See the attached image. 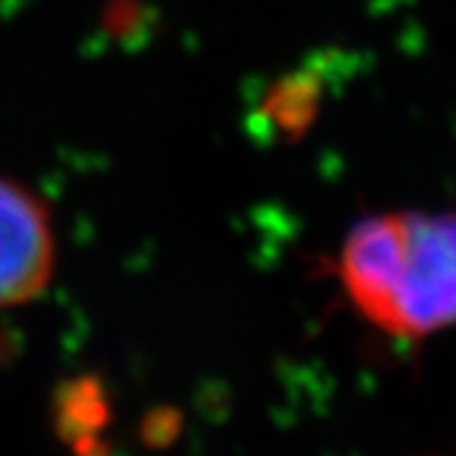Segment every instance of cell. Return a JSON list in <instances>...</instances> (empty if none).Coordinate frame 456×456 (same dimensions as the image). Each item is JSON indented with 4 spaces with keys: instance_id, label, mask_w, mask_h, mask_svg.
<instances>
[{
    "instance_id": "1",
    "label": "cell",
    "mask_w": 456,
    "mask_h": 456,
    "mask_svg": "<svg viewBox=\"0 0 456 456\" xmlns=\"http://www.w3.org/2000/svg\"><path fill=\"white\" fill-rule=\"evenodd\" d=\"M338 275L357 314L385 336L420 341L456 328V212L361 220L344 237Z\"/></svg>"
},
{
    "instance_id": "2",
    "label": "cell",
    "mask_w": 456,
    "mask_h": 456,
    "mask_svg": "<svg viewBox=\"0 0 456 456\" xmlns=\"http://www.w3.org/2000/svg\"><path fill=\"white\" fill-rule=\"evenodd\" d=\"M55 267L50 215L34 192L0 176V311L30 303Z\"/></svg>"
}]
</instances>
